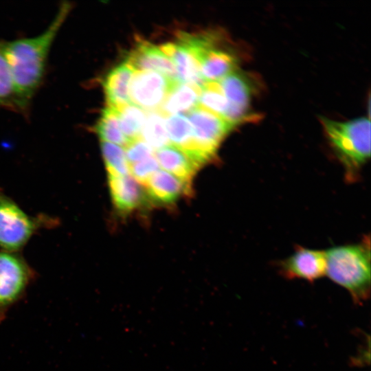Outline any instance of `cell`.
Returning a JSON list of instances; mask_svg holds the SVG:
<instances>
[{
    "label": "cell",
    "instance_id": "cell-15",
    "mask_svg": "<svg viewBox=\"0 0 371 371\" xmlns=\"http://www.w3.org/2000/svg\"><path fill=\"white\" fill-rule=\"evenodd\" d=\"M134 72L135 70L124 61L106 74L102 86L107 106L117 109L131 103L129 87Z\"/></svg>",
    "mask_w": 371,
    "mask_h": 371
},
{
    "label": "cell",
    "instance_id": "cell-8",
    "mask_svg": "<svg viewBox=\"0 0 371 371\" xmlns=\"http://www.w3.org/2000/svg\"><path fill=\"white\" fill-rule=\"evenodd\" d=\"M218 82L227 103L225 120L237 126L250 121L255 116L249 111L258 88L256 78L237 69Z\"/></svg>",
    "mask_w": 371,
    "mask_h": 371
},
{
    "label": "cell",
    "instance_id": "cell-22",
    "mask_svg": "<svg viewBox=\"0 0 371 371\" xmlns=\"http://www.w3.org/2000/svg\"><path fill=\"white\" fill-rule=\"evenodd\" d=\"M0 108L23 112L8 61L0 46Z\"/></svg>",
    "mask_w": 371,
    "mask_h": 371
},
{
    "label": "cell",
    "instance_id": "cell-6",
    "mask_svg": "<svg viewBox=\"0 0 371 371\" xmlns=\"http://www.w3.org/2000/svg\"><path fill=\"white\" fill-rule=\"evenodd\" d=\"M52 218L32 216L0 188V247L17 252L41 228L54 225Z\"/></svg>",
    "mask_w": 371,
    "mask_h": 371
},
{
    "label": "cell",
    "instance_id": "cell-20",
    "mask_svg": "<svg viewBox=\"0 0 371 371\" xmlns=\"http://www.w3.org/2000/svg\"><path fill=\"white\" fill-rule=\"evenodd\" d=\"M165 125L170 144L187 151L192 141V129L187 116L182 113L165 116Z\"/></svg>",
    "mask_w": 371,
    "mask_h": 371
},
{
    "label": "cell",
    "instance_id": "cell-16",
    "mask_svg": "<svg viewBox=\"0 0 371 371\" xmlns=\"http://www.w3.org/2000/svg\"><path fill=\"white\" fill-rule=\"evenodd\" d=\"M159 168L190 183L200 166L183 150L172 144L154 151Z\"/></svg>",
    "mask_w": 371,
    "mask_h": 371
},
{
    "label": "cell",
    "instance_id": "cell-24",
    "mask_svg": "<svg viewBox=\"0 0 371 371\" xmlns=\"http://www.w3.org/2000/svg\"><path fill=\"white\" fill-rule=\"evenodd\" d=\"M199 106L225 119L227 103L218 82L203 85L200 89Z\"/></svg>",
    "mask_w": 371,
    "mask_h": 371
},
{
    "label": "cell",
    "instance_id": "cell-23",
    "mask_svg": "<svg viewBox=\"0 0 371 371\" xmlns=\"http://www.w3.org/2000/svg\"><path fill=\"white\" fill-rule=\"evenodd\" d=\"M102 158L109 176L130 175L124 148L109 142H100Z\"/></svg>",
    "mask_w": 371,
    "mask_h": 371
},
{
    "label": "cell",
    "instance_id": "cell-2",
    "mask_svg": "<svg viewBox=\"0 0 371 371\" xmlns=\"http://www.w3.org/2000/svg\"><path fill=\"white\" fill-rule=\"evenodd\" d=\"M321 122L328 145L343 168L345 180L359 181L370 157V119L337 121L322 117Z\"/></svg>",
    "mask_w": 371,
    "mask_h": 371
},
{
    "label": "cell",
    "instance_id": "cell-21",
    "mask_svg": "<svg viewBox=\"0 0 371 371\" xmlns=\"http://www.w3.org/2000/svg\"><path fill=\"white\" fill-rule=\"evenodd\" d=\"M115 110L124 135L130 141L139 139L146 117L145 111L132 103Z\"/></svg>",
    "mask_w": 371,
    "mask_h": 371
},
{
    "label": "cell",
    "instance_id": "cell-26",
    "mask_svg": "<svg viewBox=\"0 0 371 371\" xmlns=\"http://www.w3.org/2000/svg\"><path fill=\"white\" fill-rule=\"evenodd\" d=\"M124 150L129 166L154 155L153 148L140 138L131 141Z\"/></svg>",
    "mask_w": 371,
    "mask_h": 371
},
{
    "label": "cell",
    "instance_id": "cell-7",
    "mask_svg": "<svg viewBox=\"0 0 371 371\" xmlns=\"http://www.w3.org/2000/svg\"><path fill=\"white\" fill-rule=\"evenodd\" d=\"M36 273L16 252L0 251V324L25 297Z\"/></svg>",
    "mask_w": 371,
    "mask_h": 371
},
{
    "label": "cell",
    "instance_id": "cell-13",
    "mask_svg": "<svg viewBox=\"0 0 371 371\" xmlns=\"http://www.w3.org/2000/svg\"><path fill=\"white\" fill-rule=\"evenodd\" d=\"M145 186L147 197L160 205L174 203L190 192V183L161 168L151 176Z\"/></svg>",
    "mask_w": 371,
    "mask_h": 371
},
{
    "label": "cell",
    "instance_id": "cell-14",
    "mask_svg": "<svg viewBox=\"0 0 371 371\" xmlns=\"http://www.w3.org/2000/svg\"><path fill=\"white\" fill-rule=\"evenodd\" d=\"M160 48L174 64L180 82L199 88L203 86L205 82L201 77L199 63L186 45L177 41L164 43Z\"/></svg>",
    "mask_w": 371,
    "mask_h": 371
},
{
    "label": "cell",
    "instance_id": "cell-18",
    "mask_svg": "<svg viewBox=\"0 0 371 371\" xmlns=\"http://www.w3.org/2000/svg\"><path fill=\"white\" fill-rule=\"evenodd\" d=\"M100 142L114 144L126 147L130 141L122 133L115 109L106 106L93 126Z\"/></svg>",
    "mask_w": 371,
    "mask_h": 371
},
{
    "label": "cell",
    "instance_id": "cell-17",
    "mask_svg": "<svg viewBox=\"0 0 371 371\" xmlns=\"http://www.w3.org/2000/svg\"><path fill=\"white\" fill-rule=\"evenodd\" d=\"M198 87L175 82L171 87L159 111L164 116L188 113L199 105Z\"/></svg>",
    "mask_w": 371,
    "mask_h": 371
},
{
    "label": "cell",
    "instance_id": "cell-5",
    "mask_svg": "<svg viewBox=\"0 0 371 371\" xmlns=\"http://www.w3.org/2000/svg\"><path fill=\"white\" fill-rule=\"evenodd\" d=\"M186 115L192 129V141L185 152L201 166L216 159L221 144L237 126L199 105Z\"/></svg>",
    "mask_w": 371,
    "mask_h": 371
},
{
    "label": "cell",
    "instance_id": "cell-19",
    "mask_svg": "<svg viewBox=\"0 0 371 371\" xmlns=\"http://www.w3.org/2000/svg\"><path fill=\"white\" fill-rule=\"evenodd\" d=\"M139 138L154 151L170 144L166 129L165 116L159 111H149L146 115Z\"/></svg>",
    "mask_w": 371,
    "mask_h": 371
},
{
    "label": "cell",
    "instance_id": "cell-1",
    "mask_svg": "<svg viewBox=\"0 0 371 371\" xmlns=\"http://www.w3.org/2000/svg\"><path fill=\"white\" fill-rule=\"evenodd\" d=\"M71 8L70 2H63L50 24L36 36L0 42L23 112L43 82L50 48Z\"/></svg>",
    "mask_w": 371,
    "mask_h": 371
},
{
    "label": "cell",
    "instance_id": "cell-9",
    "mask_svg": "<svg viewBox=\"0 0 371 371\" xmlns=\"http://www.w3.org/2000/svg\"><path fill=\"white\" fill-rule=\"evenodd\" d=\"M175 82L157 72L135 71L129 87L130 102L144 111H155Z\"/></svg>",
    "mask_w": 371,
    "mask_h": 371
},
{
    "label": "cell",
    "instance_id": "cell-4",
    "mask_svg": "<svg viewBox=\"0 0 371 371\" xmlns=\"http://www.w3.org/2000/svg\"><path fill=\"white\" fill-rule=\"evenodd\" d=\"M224 38L218 32L179 34L178 41L194 56L205 82H218L238 69V55L223 43Z\"/></svg>",
    "mask_w": 371,
    "mask_h": 371
},
{
    "label": "cell",
    "instance_id": "cell-3",
    "mask_svg": "<svg viewBox=\"0 0 371 371\" xmlns=\"http://www.w3.org/2000/svg\"><path fill=\"white\" fill-rule=\"evenodd\" d=\"M325 255L326 275L348 291L355 302H365L370 294V237L358 243L332 247Z\"/></svg>",
    "mask_w": 371,
    "mask_h": 371
},
{
    "label": "cell",
    "instance_id": "cell-10",
    "mask_svg": "<svg viewBox=\"0 0 371 371\" xmlns=\"http://www.w3.org/2000/svg\"><path fill=\"white\" fill-rule=\"evenodd\" d=\"M279 273L289 279L313 282L326 275L325 251L298 246L289 257L278 265Z\"/></svg>",
    "mask_w": 371,
    "mask_h": 371
},
{
    "label": "cell",
    "instance_id": "cell-25",
    "mask_svg": "<svg viewBox=\"0 0 371 371\" xmlns=\"http://www.w3.org/2000/svg\"><path fill=\"white\" fill-rule=\"evenodd\" d=\"M159 168L153 155L130 165V175L141 185L145 186L151 176Z\"/></svg>",
    "mask_w": 371,
    "mask_h": 371
},
{
    "label": "cell",
    "instance_id": "cell-11",
    "mask_svg": "<svg viewBox=\"0 0 371 371\" xmlns=\"http://www.w3.org/2000/svg\"><path fill=\"white\" fill-rule=\"evenodd\" d=\"M125 62L135 71H154L179 82L172 60L161 48L148 41H137L128 52Z\"/></svg>",
    "mask_w": 371,
    "mask_h": 371
},
{
    "label": "cell",
    "instance_id": "cell-12",
    "mask_svg": "<svg viewBox=\"0 0 371 371\" xmlns=\"http://www.w3.org/2000/svg\"><path fill=\"white\" fill-rule=\"evenodd\" d=\"M108 185L113 205L122 214L138 208L148 198L142 186L131 175H108Z\"/></svg>",
    "mask_w": 371,
    "mask_h": 371
}]
</instances>
